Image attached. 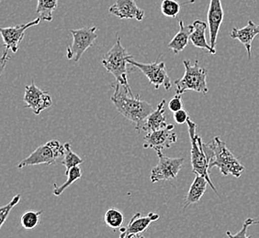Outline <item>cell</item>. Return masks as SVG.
Masks as SVG:
<instances>
[{"instance_id": "obj_1", "label": "cell", "mask_w": 259, "mask_h": 238, "mask_svg": "<svg viewBox=\"0 0 259 238\" xmlns=\"http://www.w3.org/2000/svg\"><path fill=\"white\" fill-rule=\"evenodd\" d=\"M110 99L121 115L136 125L143 122L154 111L152 104L142 100L140 94L131 95L124 89L121 90L120 84L115 85Z\"/></svg>"}, {"instance_id": "obj_2", "label": "cell", "mask_w": 259, "mask_h": 238, "mask_svg": "<svg viewBox=\"0 0 259 238\" xmlns=\"http://www.w3.org/2000/svg\"><path fill=\"white\" fill-rule=\"evenodd\" d=\"M204 149L209 157V169L216 167L224 176L231 174L235 178H239L244 172V166L234 157L225 142L221 140L219 137H215L209 144H204Z\"/></svg>"}, {"instance_id": "obj_3", "label": "cell", "mask_w": 259, "mask_h": 238, "mask_svg": "<svg viewBox=\"0 0 259 238\" xmlns=\"http://www.w3.org/2000/svg\"><path fill=\"white\" fill-rule=\"evenodd\" d=\"M130 58H133V56L127 52L126 49L121 45L120 37L117 35L115 44L106 54L103 55L101 64L108 73L114 76L117 84H120L128 94L134 95L127 77V64Z\"/></svg>"}, {"instance_id": "obj_4", "label": "cell", "mask_w": 259, "mask_h": 238, "mask_svg": "<svg viewBox=\"0 0 259 238\" xmlns=\"http://www.w3.org/2000/svg\"><path fill=\"white\" fill-rule=\"evenodd\" d=\"M189 135H190V144H191V166L192 170L196 175H200L207 178L210 188L217 194V191L209 177V159L204 149V144L202 142L201 137L196 133L197 125L191 119L187 121Z\"/></svg>"}, {"instance_id": "obj_5", "label": "cell", "mask_w": 259, "mask_h": 238, "mask_svg": "<svg viewBox=\"0 0 259 238\" xmlns=\"http://www.w3.org/2000/svg\"><path fill=\"white\" fill-rule=\"evenodd\" d=\"M185 74L181 79L176 80V94H183L187 91H195L206 94L209 92L207 85V71L199 66V61L196 60L194 65L190 61H183Z\"/></svg>"}, {"instance_id": "obj_6", "label": "cell", "mask_w": 259, "mask_h": 238, "mask_svg": "<svg viewBox=\"0 0 259 238\" xmlns=\"http://www.w3.org/2000/svg\"><path fill=\"white\" fill-rule=\"evenodd\" d=\"M65 155V146L56 139L50 140L35 149L29 157L20 161L18 165L19 169H23L28 166H35L40 164L56 163V160Z\"/></svg>"}, {"instance_id": "obj_7", "label": "cell", "mask_w": 259, "mask_h": 238, "mask_svg": "<svg viewBox=\"0 0 259 238\" xmlns=\"http://www.w3.org/2000/svg\"><path fill=\"white\" fill-rule=\"evenodd\" d=\"M40 20L41 19L39 17L26 24H20V25H16L14 27H8V28L0 29V33L2 35L3 41H4V51H3L2 58H1L2 70L5 68L6 64L8 63V60H9L8 58H10L9 51L11 50L13 53H16L20 48L21 41L24 39L26 30L33 26L38 25L40 23Z\"/></svg>"}, {"instance_id": "obj_8", "label": "cell", "mask_w": 259, "mask_h": 238, "mask_svg": "<svg viewBox=\"0 0 259 238\" xmlns=\"http://www.w3.org/2000/svg\"><path fill=\"white\" fill-rule=\"evenodd\" d=\"M97 30V27H85L78 30H69L73 36V42L66 49V58L73 60L75 63L79 62L85 50L93 46L98 39V35L96 33Z\"/></svg>"}, {"instance_id": "obj_9", "label": "cell", "mask_w": 259, "mask_h": 238, "mask_svg": "<svg viewBox=\"0 0 259 238\" xmlns=\"http://www.w3.org/2000/svg\"><path fill=\"white\" fill-rule=\"evenodd\" d=\"M128 64L139 69L149 80L150 84L155 86V89H159L161 86L167 91L172 88V83L165 69V64L164 62H159V58L154 63L143 64L136 62L133 57L128 59Z\"/></svg>"}, {"instance_id": "obj_10", "label": "cell", "mask_w": 259, "mask_h": 238, "mask_svg": "<svg viewBox=\"0 0 259 238\" xmlns=\"http://www.w3.org/2000/svg\"><path fill=\"white\" fill-rule=\"evenodd\" d=\"M158 163L151 171V182L153 184L162 181H171L178 176L185 162L184 158H169L164 156L162 150H158Z\"/></svg>"}, {"instance_id": "obj_11", "label": "cell", "mask_w": 259, "mask_h": 238, "mask_svg": "<svg viewBox=\"0 0 259 238\" xmlns=\"http://www.w3.org/2000/svg\"><path fill=\"white\" fill-rule=\"evenodd\" d=\"M23 102L26 104V107L30 108L37 115L40 114V112L48 109L53 104L49 93L40 90L33 81L25 87Z\"/></svg>"}, {"instance_id": "obj_12", "label": "cell", "mask_w": 259, "mask_h": 238, "mask_svg": "<svg viewBox=\"0 0 259 238\" xmlns=\"http://www.w3.org/2000/svg\"><path fill=\"white\" fill-rule=\"evenodd\" d=\"M174 129V125L169 124L164 129L148 133L145 136L144 148L155 149V151L169 149L178 140Z\"/></svg>"}, {"instance_id": "obj_13", "label": "cell", "mask_w": 259, "mask_h": 238, "mask_svg": "<svg viewBox=\"0 0 259 238\" xmlns=\"http://www.w3.org/2000/svg\"><path fill=\"white\" fill-rule=\"evenodd\" d=\"M224 9L222 0H209L208 10V27L209 30V45L216 50L217 39L219 34L221 26L224 21Z\"/></svg>"}, {"instance_id": "obj_14", "label": "cell", "mask_w": 259, "mask_h": 238, "mask_svg": "<svg viewBox=\"0 0 259 238\" xmlns=\"http://www.w3.org/2000/svg\"><path fill=\"white\" fill-rule=\"evenodd\" d=\"M109 12L120 20H135L142 21L145 18V10L140 9L135 0H115Z\"/></svg>"}, {"instance_id": "obj_15", "label": "cell", "mask_w": 259, "mask_h": 238, "mask_svg": "<svg viewBox=\"0 0 259 238\" xmlns=\"http://www.w3.org/2000/svg\"><path fill=\"white\" fill-rule=\"evenodd\" d=\"M160 218L159 214L149 213L146 216H143L140 213H135L131 219L126 227L120 228V237L123 238L126 235H140L148 228L153 222H156Z\"/></svg>"}, {"instance_id": "obj_16", "label": "cell", "mask_w": 259, "mask_h": 238, "mask_svg": "<svg viewBox=\"0 0 259 238\" xmlns=\"http://www.w3.org/2000/svg\"><path fill=\"white\" fill-rule=\"evenodd\" d=\"M164 104L165 100L163 99L157 105L156 109L154 110L143 122L136 125V130L139 132H146L148 134L165 128L167 124L164 116Z\"/></svg>"}, {"instance_id": "obj_17", "label": "cell", "mask_w": 259, "mask_h": 238, "mask_svg": "<svg viewBox=\"0 0 259 238\" xmlns=\"http://www.w3.org/2000/svg\"><path fill=\"white\" fill-rule=\"evenodd\" d=\"M257 35H259V25L254 24L252 20H248L247 25L244 28H234L230 36L233 40H238L244 45L248 55V59H250L252 54V43Z\"/></svg>"}, {"instance_id": "obj_18", "label": "cell", "mask_w": 259, "mask_h": 238, "mask_svg": "<svg viewBox=\"0 0 259 238\" xmlns=\"http://www.w3.org/2000/svg\"><path fill=\"white\" fill-rule=\"evenodd\" d=\"M193 30L190 34V41L195 47L207 50L210 54H216V50H214L210 45L208 44L206 40V30L209 28L208 24L203 20H196L193 22Z\"/></svg>"}, {"instance_id": "obj_19", "label": "cell", "mask_w": 259, "mask_h": 238, "mask_svg": "<svg viewBox=\"0 0 259 238\" xmlns=\"http://www.w3.org/2000/svg\"><path fill=\"white\" fill-rule=\"evenodd\" d=\"M193 30V26H186L182 20H180V30L174 38L171 40L167 47L173 50L174 53L178 54L184 50L185 48L190 40V34Z\"/></svg>"}, {"instance_id": "obj_20", "label": "cell", "mask_w": 259, "mask_h": 238, "mask_svg": "<svg viewBox=\"0 0 259 238\" xmlns=\"http://www.w3.org/2000/svg\"><path fill=\"white\" fill-rule=\"evenodd\" d=\"M208 184L209 182L207 181V178L200 175H196L185 201V206L187 207L189 205L197 204L199 202L207 190Z\"/></svg>"}, {"instance_id": "obj_21", "label": "cell", "mask_w": 259, "mask_h": 238, "mask_svg": "<svg viewBox=\"0 0 259 238\" xmlns=\"http://www.w3.org/2000/svg\"><path fill=\"white\" fill-rule=\"evenodd\" d=\"M59 0H37L36 12L42 20L50 22L53 20V14L57 7Z\"/></svg>"}, {"instance_id": "obj_22", "label": "cell", "mask_w": 259, "mask_h": 238, "mask_svg": "<svg viewBox=\"0 0 259 238\" xmlns=\"http://www.w3.org/2000/svg\"><path fill=\"white\" fill-rule=\"evenodd\" d=\"M65 175L67 176V181L65 182V184H62L61 186H57L56 184H54L53 193H54L55 196H60L61 194H63L66 189L71 186L77 180H79L82 177V170L80 169L79 166H76V167H74V168L69 169L68 171H66Z\"/></svg>"}, {"instance_id": "obj_23", "label": "cell", "mask_w": 259, "mask_h": 238, "mask_svg": "<svg viewBox=\"0 0 259 238\" xmlns=\"http://www.w3.org/2000/svg\"><path fill=\"white\" fill-rule=\"evenodd\" d=\"M104 222L111 229L120 228L124 222V215L120 210L110 208L105 213Z\"/></svg>"}, {"instance_id": "obj_24", "label": "cell", "mask_w": 259, "mask_h": 238, "mask_svg": "<svg viewBox=\"0 0 259 238\" xmlns=\"http://www.w3.org/2000/svg\"><path fill=\"white\" fill-rule=\"evenodd\" d=\"M64 146H65V155H64V159H62V164L65 166L66 171H68L72 168L79 166L80 164L83 163V159L72 150L69 143H65Z\"/></svg>"}, {"instance_id": "obj_25", "label": "cell", "mask_w": 259, "mask_h": 238, "mask_svg": "<svg viewBox=\"0 0 259 238\" xmlns=\"http://www.w3.org/2000/svg\"><path fill=\"white\" fill-rule=\"evenodd\" d=\"M42 211H28L25 212L20 217V223L22 227L27 230H31L39 225L40 215Z\"/></svg>"}, {"instance_id": "obj_26", "label": "cell", "mask_w": 259, "mask_h": 238, "mask_svg": "<svg viewBox=\"0 0 259 238\" xmlns=\"http://www.w3.org/2000/svg\"><path fill=\"white\" fill-rule=\"evenodd\" d=\"M181 5L177 0H163L161 3V12L167 18H177L180 14Z\"/></svg>"}, {"instance_id": "obj_27", "label": "cell", "mask_w": 259, "mask_h": 238, "mask_svg": "<svg viewBox=\"0 0 259 238\" xmlns=\"http://www.w3.org/2000/svg\"><path fill=\"white\" fill-rule=\"evenodd\" d=\"M20 198H21V195L20 194H17L12 198V200L10 201L9 204L5 205V206L1 207V209H0V228L3 226V224L5 223L8 216L10 215L11 210L20 203Z\"/></svg>"}, {"instance_id": "obj_28", "label": "cell", "mask_w": 259, "mask_h": 238, "mask_svg": "<svg viewBox=\"0 0 259 238\" xmlns=\"http://www.w3.org/2000/svg\"><path fill=\"white\" fill-rule=\"evenodd\" d=\"M258 223L259 221H256V220H254V219L252 218H247L245 220L244 224H243V227H242V229L240 230L238 233L233 234L230 231H227L226 234H227V236L229 238H252V236L247 235V229L251 225L258 224Z\"/></svg>"}, {"instance_id": "obj_29", "label": "cell", "mask_w": 259, "mask_h": 238, "mask_svg": "<svg viewBox=\"0 0 259 238\" xmlns=\"http://www.w3.org/2000/svg\"><path fill=\"white\" fill-rule=\"evenodd\" d=\"M168 108H169L170 111L173 112V113L183 108L182 94H176L174 97L170 100L169 103H168Z\"/></svg>"}, {"instance_id": "obj_30", "label": "cell", "mask_w": 259, "mask_h": 238, "mask_svg": "<svg viewBox=\"0 0 259 238\" xmlns=\"http://www.w3.org/2000/svg\"><path fill=\"white\" fill-rule=\"evenodd\" d=\"M173 117H174L175 122L177 124L183 125L188 121V119L190 118V115L184 108H182L181 110L175 112Z\"/></svg>"}, {"instance_id": "obj_31", "label": "cell", "mask_w": 259, "mask_h": 238, "mask_svg": "<svg viewBox=\"0 0 259 238\" xmlns=\"http://www.w3.org/2000/svg\"><path fill=\"white\" fill-rule=\"evenodd\" d=\"M137 236H138V235H126V236H124L123 238H137Z\"/></svg>"}, {"instance_id": "obj_32", "label": "cell", "mask_w": 259, "mask_h": 238, "mask_svg": "<svg viewBox=\"0 0 259 238\" xmlns=\"http://www.w3.org/2000/svg\"><path fill=\"white\" fill-rule=\"evenodd\" d=\"M137 238H145V237H144V236H141V235H138V236H137Z\"/></svg>"}]
</instances>
